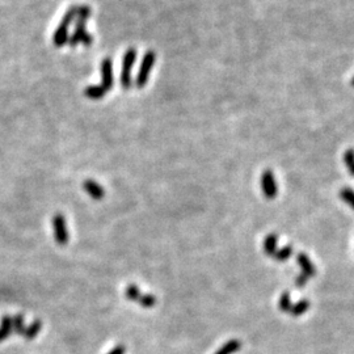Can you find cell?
<instances>
[{"instance_id": "6da1fadb", "label": "cell", "mask_w": 354, "mask_h": 354, "mask_svg": "<svg viewBox=\"0 0 354 354\" xmlns=\"http://www.w3.org/2000/svg\"><path fill=\"white\" fill-rule=\"evenodd\" d=\"M78 8L79 6H73L68 9L67 12L64 13L63 18H62L61 24L57 28V31L54 32V36H53V42L57 47H62L63 45H66V42L68 41V29H70V25L73 20H77L78 16Z\"/></svg>"}, {"instance_id": "7a4b0ae2", "label": "cell", "mask_w": 354, "mask_h": 354, "mask_svg": "<svg viewBox=\"0 0 354 354\" xmlns=\"http://www.w3.org/2000/svg\"><path fill=\"white\" fill-rule=\"evenodd\" d=\"M156 61V54L155 52L150 50L144 54L143 59H142L141 67H139V71H138L137 79H135V86H137L138 89H142L144 86L147 84L148 79H150V73L154 68V64H155Z\"/></svg>"}, {"instance_id": "3957f363", "label": "cell", "mask_w": 354, "mask_h": 354, "mask_svg": "<svg viewBox=\"0 0 354 354\" xmlns=\"http://www.w3.org/2000/svg\"><path fill=\"white\" fill-rule=\"evenodd\" d=\"M125 296L129 300L137 302L144 309H153L156 305V296L153 294H144L139 290V287L134 284H130L125 289Z\"/></svg>"}, {"instance_id": "277c9868", "label": "cell", "mask_w": 354, "mask_h": 354, "mask_svg": "<svg viewBox=\"0 0 354 354\" xmlns=\"http://www.w3.org/2000/svg\"><path fill=\"white\" fill-rule=\"evenodd\" d=\"M135 58H137V52L135 49H129L125 53L122 63V71H121V86L123 89L132 88V71L134 66Z\"/></svg>"}, {"instance_id": "5b68a950", "label": "cell", "mask_w": 354, "mask_h": 354, "mask_svg": "<svg viewBox=\"0 0 354 354\" xmlns=\"http://www.w3.org/2000/svg\"><path fill=\"white\" fill-rule=\"evenodd\" d=\"M86 24H87V20L77 17V27H75V32H73L72 36L68 38V43H70L71 47H75V46H78V43L80 42L86 46V47L91 46L92 37L91 34L87 32Z\"/></svg>"}, {"instance_id": "8992f818", "label": "cell", "mask_w": 354, "mask_h": 354, "mask_svg": "<svg viewBox=\"0 0 354 354\" xmlns=\"http://www.w3.org/2000/svg\"><path fill=\"white\" fill-rule=\"evenodd\" d=\"M53 230H54V238L59 245H66L70 240L67 222L62 214H55L53 217Z\"/></svg>"}, {"instance_id": "52a82bcc", "label": "cell", "mask_w": 354, "mask_h": 354, "mask_svg": "<svg viewBox=\"0 0 354 354\" xmlns=\"http://www.w3.org/2000/svg\"><path fill=\"white\" fill-rule=\"evenodd\" d=\"M261 190L268 199H273L278 194V185L275 177L270 169H266L261 174Z\"/></svg>"}, {"instance_id": "ba28073f", "label": "cell", "mask_w": 354, "mask_h": 354, "mask_svg": "<svg viewBox=\"0 0 354 354\" xmlns=\"http://www.w3.org/2000/svg\"><path fill=\"white\" fill-rule=\"evenodd\" d=\"M112 66H113V63H112L110 58L104 59L103 63H101V75H103L101 87L107 92L113 88V67Z\"/></svg>"}, {"instance_id": "9c48e42d", "label": "cell", "mask_w": 354, "mask_h": 354, "mask_svg": "<svg viewBox=\"0 0 354 354\" xmlns=\"http://www.w3.org/2000/svg\"><path fill=\"white\" fill-rule=\"evenodd\" d=\"M83 188H84V190L88 193L89 197H92L93 199L104 198V195H105L104 188H103L100 184L96 183V181L86 180L84 183H83Z\"/></svg>"}, {"instance_id": "30bf717a", "label": "cell", "mask_w": 354, "mask_h": 354, "mask_svg": "<svg viewBox=\"0 0 354 354\" xmlns=\"http://www.w3.org/2000/svg\"><path fill=\"white\" fill-rule=\"evenodd\" d=\"M296 261H298V264L300 265V269H302L303 274H306L309 278L314 277V275L316 274V269H315L314 264H312V261L310 260V257L307 256V255L303 254V252L298 254V256H296Z\"/></svg>"}, {"instance_id": "8fae6325", "label": "cell", "mask_w": 354, "mask_h": 354, "mask_svg": "<svg viewBox=\"0 0 354 354\" xmlns=\"http://www.w3.org/2000/svg\"><path fill=\"white\" fill-rule=\"evenodd\" d=\"M12 332V316L4 315L2 320H0V342L4 341Z\"/></svg>"}, {"instance_id": "7c38bea8", "label": "cell", "mask_w": 354, "mask_h": 354, "mask_svg": "<svg viewBox=\"0 0 354 354\" xmlns=\"http://www.w3.org/2000/svg\"><path fill=\"white\" fill-rule=\"evenodd\" d=\"M277 245L278 236L275 234H269L264 240V252H265L266 256H274V254L277 252Z\"/></svg>"}, {"instance_id": "4fadbf2b", "label": "cell", "mask_w": 354, "mask_h": 354, "mask_svg": "<svg viewBox=\"0 0 354 354\" xmlns=\"http://www.w3.org/2000/svg\"><path fill=\"white\" fill-rule=\"evenodd\" d=\"M41 330H42V321L37 319V320H34L29 327H27L22 336H24L25 340H28V341H32V340H34L38 336V333L41 332Z\"/></svg>"}, {"instance_id": "5bb4252c", "label": "cell", "mask_w": 354, "mask_h": 354, "mask_svg": "<svg viewBox=\"0 0 354 354\" xmlns=\"http://www.w3.org/2000/svg\"><path fill=\"white\" fill-rule=\"evenodd\" d=\"M240 349L241 342L238 339H232L230 341H227L223 346H220V349H218V351L215 354H234L240 350Z\"/></svg>"}, {"instance_id": "9a60e30c", "label": "cell", "mask_w": 354, "mask_h": 354, "mask_svg": "<svg viewBox=\"0 0 354 354\" xmlns=\"http://www.w3.org/2000/svg\"><path fill=\"white\" fill-rule=\"evenodd\" d=\"M107 93L108 92L101 86H89L84 91V95L91 100H101Z\"/></svg>"}, {"instance_id": "2e32d148", "label": "cell", "mask_w": 354, "mask_h": 354, "mask_svg": "<svg viewBox=\"0 0 354 354\" xmlns=\"http://www.w3.org/2000/svg\"><path fill=\"white\" fill-rule=\"evenodd\" d=\"M310 309V302L307 299H302L299 302H296L295 305H293L290 310V314L293 315L294 318H298L300 315H303L305 312H307V310Z\"/></svg>"}, {"instance_id": "e0dca14e", "label": "cell", "mask_w": 354, "mask_h": 354, "mask_svg": "<svg viewBox=\"0 0 354 354\" xmlns=\"http://www.w3.org/2000/svg\"><path fill=\"white\" fill-rule=\"evenodd\" d=\"M12 328H13V332L16 333V335H20V336H22L25 332V330H27V327H25V320H24V316L20 314L15 315L12 318Z\"/></svg>"}, {"instance_id": "ac0fdd59", "label": "cell", "mask_w": 354, "mask_h": 354, "mask_svg": "<svg viewBox=\"0 0 354 354\" xmlns=\"http://www.w3.org/2000/svg\"><path fill=\"white\" fill-rule=\"evenodd\" d=\"M291 255H293V248H291V245H285L281 249H277V252H275L273 257H274L277 261H286V260L290 259Z\"/></svg>"}, {"instance_id": "d6986e66", "label": "cell", "mask_w": 354, "mask_h": 354, "mask_svg": "<svg viewBox=\"0 0 354 354\" xmlns=\"http://www.w3.org/2000/svg\"><path fill=\"white\" fill-rule=\"evenodd\" d=\"M340 197L345 204H348L354 210V190L350 188H342L340 192Z\"/></svg>"}, {"instance_id": "ffe728a7", "label": "cell", "mask_w": 354, "mask_h": 354, "mask_svg": "<svg viewBox=\"0 0 354 354\" xmlns=\"http://www.w3.org/2000/svg\"><path fill=\"white\" fill-rule=\"evenodd\" d=\"M280 310H281L282 312H290L291 307H293V303H291L290 299V293L289 291H286V293H284L281 295V298H280Z\"/></svg>"}, {"instance_id": "44dd1931", "label": "cell", "mask_w": 354, "mask_h": 354, "mask_svg": "<svg viewBox=\"0 0 354 354\" xmlns=\"http://www.w3.org/2000/svg\"><path fill=\"white\" fill-rule=\"evenodd\" d=\"M344 163H345L348 172L354 176V150H348L344 154Z\"/></svg>"}, {"instance_id": "7402d4cb", "label": "cell", "mask_w": 354, "mask_h": 354, "mask_svg": "<svg viewBox=\"0 0 354 354\" xmlns=\"http://www.w3.org/2000/svg\"><path fill=\"white\" fill-rule=\"evenodd\" d=\"M309 280L310 278L307 277L306 274H303V273H300L299 275H296L295 277V286L296 287H299V289H302V287H305L306 286V284L309 282Z\"/></svg>"}, {"instance_id": "603a6c76", "label": "cell", "mask_w": 354, "mask_h": 354, "mask_svg": "<svg viewBox=\"0 0 354 354\" xmlns=\"http://www.w3.org/2000/svg\"><path fill=\"white\" fill-rule=\"evenodd\" d=\"M125 351H126V348L123 345H117V346H114L112 350L109 351L108 354H125Z\"/></svg>"}, {"instance_id": "cb8c5ba5", "label": "cell", "mask_w": 354, "mask_h": 354, "mask_svg": "<svg viewBox=\"0 0 354 354\" xmlns=\"http://www.w3.org/2000/svg\"><path fill=\"white\" fill-rule=\"evenodd\" d=\"M351 84H353V87H354V78H353V79H351Z\"/></svg>"}]
</instances>
